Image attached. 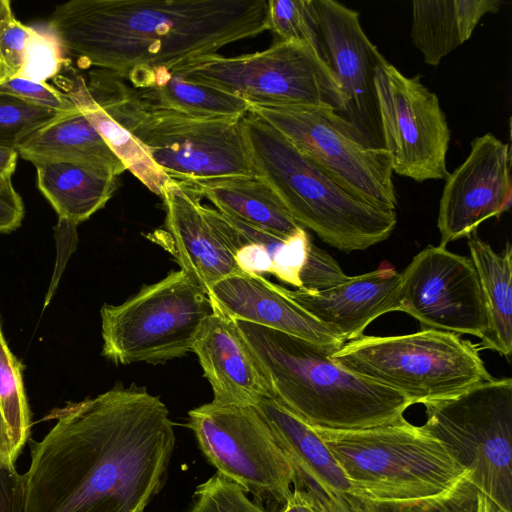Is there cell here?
<instances>
[{"mask_svg": "<svg viewBox=\"0 0 512 512\" xmlns=\"http://www.w3.org/2000/svg\"><path fill=\"white\" fill-rule=\"evenodd\" d=\"M326 61L346 98L342 114L382 147L374 77L387 62L364 32L359 13L335 0H313Z\"/></svg>", "mask_w": 512, "mask_h": 512, "instance_id": "cell-16", "label": "cell"}, {"mask_svg": "<svg viewBox=\"0 0 512 512\" xmlns=\"http://www.w3.org/2000/svg\"><path fill=\"white\" fill-rule=\"evenodd\" d=\"M34 29L15 17L11 4L0 17V81L21 75Z\"/></svg>", "mask_w": 512, "mask_h": 512, "instance_id": "cell-34", "label": "cell"}, {"mask_svg": "<svg viewBox=\"0 0 512 512\" xmlns=\"http://www.w3.org/2000/svg\"><path fill=\"white\" fill-rule=\"evenodd\" d=\"M267 6L268 30L282 41L309 44L326 61L313 0H268Z\"/></svg>", "mask_w": 512, "mask_h": 512, "instance_id": "cell-31", "label": "cell"}, {"mask_svg": "<svg viewBox=\"0 0 512 512\" xmlns=\"http://www.w3.org/2000/svg\"><path fill=\"white\" fill-rule=\"evenodd\" d=\"M16 150L32 164L68 162L117 177L126 170L77 107L57 113L25 137Z\"/></svg>", "mask_w": 512, "mask_h": 512, "instance_id": "cell-22", "label": "cell"}, {"mask_svg": "<svg viewBox=\"0 0 512 512\" xmlns=\"http://www.w3.org/2000/svg\"><path fill=\"white\" fill-rule=\"evenodd\" d=\"M423 405L422 426L467 470L492 512H512V379L492 377Z\"/></svg>", "mask_w": 512, "mask_h": 512, "instance_id": "cell-8", "label": "cell"}, {"mask_svg": "<svg viewBox=\"0 0 512 512\" xmlns=\"http://www.w3.org/2000/svg\"><path fill=\"white\" fill-rule=\"evenodd\" d=\"M186 512H267L238 485L218 472L199 484Z\"/></svg>", "mask_w": 512, "mask_h": 512, "instance_id": "cell-32", "label": "cell"}, {"mask_svg": "<svg viewBox=\"0 0 512 512\" xmlns=\"http://www.w3.org/2000/svg\"><path fill=\"white\" fill-rule=\"evenodd\" d=\"M346 504L350 512H492L487 497L468 472L450 489L435 496L381 502L348 494Z\"/></svg>", "mask_w": 512, "mask_h": 512, "instance_id": "cell-29", "label": "cell"}, {"mask_svg": "<svg viewBox=\"0 0 512 512\" xmlns=\"http://www.w3.org/2000/svg\"><path fill=\"white\" fill-rule=\"evenodd\" d=\"M57 113L0 94V146L16 148L28 135Z\"/></svg>", "mask_w": 512, "mask_h": 512, "instance_id": "cell-33", "label": "cell"}, {"mask_svg": "<svg viewBox=\"0 0 512 512\" xmlns=\"http://www.w3.org/2000/svg\"><path fill=\"white\" fill-rule=\"evenodd\" d=\"M212 304L233 320L277 330L331 353L346 341L335 329L318 321L288 297L283 286L262 275L237 273L208 290Z\"/></svg>", "mask_w": 512, "mask_h": 512, "instance_id": "cell-18", "label": "cell"}, {"mask_svg": "<svg viewBox=\"0 0 512 512\" xmlns=\"http://www.w3.org/2000/svg\"><path fill=\"white\" fill-rule=\"evenodd\" d=\"M15 464L10 453L6 426L0 413V470L16 472Z\"/></svg>", "mask_w": 512, "mask_h": 512, "instance_id": "cell-39", "label": "cell"}, {"mask_svg": "<svg viewBox=\"0 0 512 512\" xmlns=\"http://www.w3.org/2000/svg\"><path fill=\"white\" fill-rule=\"evenodd\" d=\"M92 97L139 142L171 179L257 176L238 118L193 117L151 107L111 72L85 79Z\"/></svg>", "mask_w": 512, "mask_h": 512, "instance_id": "cell-5", "label": "cell"}, {"mask_svg": "<svg viewBox=\"0 0 512 512\" xmlns=\"http://www.w3.org/2000/svg\"><path fill=\"white\" fill-rule=\"evenodd\" d=\"M234 321L265 372L272 398L311 426L354 430L390 424L413 405L404 394L341 367L313 343Z\"/></svg>", "mask_w": 512, "mask_h": 512, "instance_id": "cell-3", "label": "cell"}, {"mask_svg": "<svg viewBox=\"0 0 512 512\" xmlns=\"http://www.w3.org/2000/svg\"><path fill=\"white\" fill-rule=\"evenodd\" d=\"M161 198L167 234L183 271L206 291L242 272L215 222L213 208L202 204L203 196L192 181L171 179Z\"/></svg>", "mask_w": 512, "mask_h": 512, "instance_id": "cell-17", "label": "cell"}, {"mask_svg": "<svg viewBox=\"0 0 512 512\" xmlns=\"http://www.w3.org/2000/svg\"><path fill=\"white\" fill-rule=\"evenodd\" d=\"M126 79L142 102L158 109L193 117L238 119L250 109L239 96L186 81L162 67L135 70Z\"/></svg>", "mask_w": 512, "mask_h": 512, "instance_id": "cell-24", "label": "cell"}, {"mask_svg": "<svg viewBox=\"0 0 512 512\" xmlns=\"http://www.w3.org/2000/svg\"><path fill=\"white\" fill-rule=\"evenodd\" d=\"M241 128L257 176L302 228L345 253L366 250L392 234L396 211L377 208L349 193L249 112L241 118Z\"/></svg>", "mask_w": 512, "mask_h": 512, "instance_id": "cell-4", "label": "cell"}, {"mask_svg": "<svg viewBox=\"0 0 512 512\" xmlns=\"http://www.w3.org/2000/svg\"><path fill=\"white\" fill-rule=\"evenodd\" d=\"M10 1L8 0H0V17L2 16V14L4 13V11L6 10V8L10 5Z\"/></svg>", "mask_w": 512, "mask_h": 512, "instance_id": "cell-42", "label": "cell"}, {"mask_svg": "<svg viewBox=\"0 0 512 512\" xmlns=\"http://www.w3.org/2000/svg\"><path fill=\"white\" fill-rule=\"evenodd\" d=\"M383 148L393 173L418 183L445 180L451 132L437 95L388 61L375 72Z\"/></svg>", "mask_w": 512, "mask_h": 512, "instance_id": "cell-13", "label": "cell"}, {"mask_svg": "<svg viewBox=\"0 0 512 512\" xmlns=\"http://www.w3.org/2000/svg\"><path fill=\"white\" fill-rule=\"evenodd\" d=\"M1 323L0 313V413L6 426L11 457L16 463L30 438L31 414L23 383V365L8 347Z\"/></svg>", "mask_w": 512, "mask_h": 512, "instance_id": "cell-30", "label": "cell"}, {"mask_svg": "<svg viewBox=\"0 0 512 512\" xmlns=\"http://www.w3.org/2000/svg\"><path fill=\"white\" fill-rule=\"evenodd\" d=\"M510 164L509 145L492 133L471 142L464 162L445 179L437 217L441 245L467 238L480 224L510 209Z\"/></svg>", "mask_w": 512, "mask_h": 512, "instance_id": "cell-15", "label": "cell"}, {"mask_svg": "<svg viewBox=\"0 0 512 512\" xmlns=\"http://www.w3.org/2000/svg\"><path fill=\"white\" fill-rule=\"evenodd\" d=\"M267 0H71L48 30L82 67L173 70L268 30Z\"/></svg>", "mask_w": 512, "mask_h": 512, "instance_id": "cell-2", "label": "cell"}, {"mask_svg": "<svg viewBox=\"0 0 512 512\" xmlns=\"http://www.w3.org/2000/svg\"><path fill=\"white\" fill-rule=\"evenodd\" d=\"M349 278L338 262L312 242L299 279L302 290L318 292L335 287Z\"/></svg>", "mask_w": 512, "mask_h": 512, "instance_id": "cell-36", "label": "cell"}, {"mask_svg": "<svg viewBox=\"0 0 512 512\" xmlns=\"http://www.w3.org/2000/svg\"><path fill=\"white\" fill-rule=\"evenodd\" d=\"M401 272L384 262L377 269L356 275L330 289L311 292L287 289L284 293L323 324L351 341L380 316L401 308Z\"/></svg>", "mask_w": 512, "mask_h": 512, "instance_id": "cell-20", "label": "cell"}, {"mask_svg": "<svg viewBox=\"0 0 512 512\" xmlns=\"http://www.w3.org/2000/svg\"><path fill=\"white\" fill-rule=\"evenodd\" d=\"M192 352L212 387L213 401L255 405L262 398L273 397L265 372L236 322L214 305Z\"/></svg>", "mask_w": 512, "mask_h": 512, "instance_id": "cell-21", "label": "cell"}, {"mask_svg": "<svg viewBox=\"0 0 512 512\" xmlns=\"http://www.w3.org/2000/svg\"><path fill=\"white\" fill-rule=\"evenodd\" d=\"M24 215V202L11 179L0 178V233L16 230Z\"/></svg>", "mask_w": 512, "mask_h": 512, "instance_id": "cell-37", "label": "cell"}, {"mask_svg": "<svg viewBox=\"0 0 512 512\" xmlns=\"http://www.w3.org/2000/svg\"><path fill=\"white\" fill-rule=\"evenodd\" d=\"M187 426L217 472L259 504L278 507L292 492L293 467L254 405L212 400L188 412Z\"/></svg>", "mask_w": 512, "mask_h": 512, "instance_id": "cell-12", "label": "cell"}, {"mask_svg": "<svg viewBox=\"0 0 512 512\" xmlns=\"http://www.w3.org/2000/svg\"><path fill=\"white\" fill-rule=\"evenodd\" d=\"M182 79L245 99L249 105L325 107L343 114L346 98L327 62L309 44L278 40L233 57H200L170 70Z\"/></svg>", "mask_w": 512, "mask_h": 512, "instance_id": "cell-10", "label": "cell"}, {"mask_svg": "<svg viewBox=\"0 0 512 512\" xmlns=\"http://www.w3.org/2000/svg\"><path fill=\"white\" fill-rule=\"evenodd\" d=\"M18 156L16 148L0 146V178L11 179L16 170Z\"/></svg>", "mask_w": 512, "mask_h": 512, "instance_id": "cell-40", "label": "cell"}, {"mask_svg": "<svg viewBox=\"0 0 512 512\" xmlns=\"http://www.w3.org/2000/svg\"><path fill=\"white\" fill-rule=\"evenodd\" d=\"M37 187L58 215L78 226L103 208L118 187V177L68 162H39Z\"/></svg>", "mask_w": 512, "mask_h": 512, "instance_id": "cell-27", "label": "cell"}, {"mask_svg": "<svg viewBox=\"0 0 512 512\" xmlns=\"http://www.w3.org/2000/svg\"><path fill=\"white\" fill-rule=\"evenodd\" d=\"M213 313L207 291L182 269L119 305L102 306V355L116 364H157L192 352Z\"/></svg>", "mask_w": 512, "mask_h": 512, "instance_id": "cell-9", "label": "cell"}, {"mask_svg": "<svg viewBox=\"0 0 512 512\" xmlns=\"http://www.w3.org/2000/svg\"><path fill=\"white\" fill-rule=\"evenodd\" d=\"M270 125L345 190L384 210L398 200L390 157L339 112L318 106L250 105Z\"/></svg>", "mask_w": 512, "mask_h": 512, "instance_id": "cell-11", "label": "cell"}, {"mask_svg": "<svg viewBox=\"0 0 512 512\" xmlns=\"http://www.w3.org/2000/svg\"><path fill=\"white\" fill-rule=\"evenodd\" d=\"M401 308L421 329L482 339L489 328L476 270L469 257L428 245L401 272Z\"/></svg>", "mask_w": 512, "mask_h": 512, "instance_id": "cell-14", "label": "cell"}, {"mask_svg": "<svg viewBox=\"0 0 512 512\" xmlns=\"http://www.w3.org/2000/svg\"><path fill=\"white\" fill-rule=\"evenodd\" d=\"M501 4L498 0H415L412 42L424 62L436 67L471 37L485 15L496 13Z\"/></svg>", "mask_w": 512, "mask_h": 512, "instance_id": "cell-23", "label": "cell"}, {"mask_svg": "<svg viewBox=\"0 0 512 512\" xmlns=\"http://www.w3.org/2000/svg\"><path fill=\"white\" fill-rule=\"evenodd\" d=\"M44 420L56 423L30 443L21 512H144L163 489L174 427L145 387L116 385Z\"/></svg>", "mask_w": 512, "mask_h": 512, "instance_id": "cell-1", "label": "cell"}, {"mask_svg": "<svg viewBox=\"0 0 512 512\" xmlns=\"http://www.w3.org/2000/svg\"><path fill=\"white\" fill-rule=\"evenodd\" d=\"M273 512H323L315 499L305 490L293 487L292 492Z\"/></svg>", "mask_w": 512, "mask_h": 512, "instance_id": "cell-38", "label": "cell"}, {"mask_svg": "<svg viewBox=\"0 0 512 512\" xmlns=\"http://www.w3.org/2000/svg\"><path fill=\"white\" fill-rule=\"evenodd\" d=\"M0 512H14L6 502L0 497Z\"/></svg>", "mask_w": 512, "mask_h": 512, "instance_id": "cell-41", "label": "cell"}, {"mask_svg": "<svg viewBox=\"0 0 512 512\" xmlns=\"http://www.w3.org/2000/svg\"><path fill=\"white\" fill-rule=\"evenodd\" d=\"M54 80L123 163L125 169L151 192L161 197L171 178L153 162L132 134L92 97L85 78L67 62Z\"/></svg>", "mask_w": 512, "mask_h": 512, "instance_id": "cell-26", "label": "cell"}, {"mask_svg": "<svg viewBox=\"0 0 512 512\" xmlns=\"http://www.w3.org/2000/svg\"><path fill=\"white\" fill-rule=\"evenodd\" d=\"M352 484L373 501H406L441 494L467 470L422 425L405 418L354 430L314 427Z\"/></svg>", "mask_w": 512, "mask_h": 512, "instance_id": "cell-6", "label": "cell"}, {"mask_svg": "<svg viewBox=\"0 0 512 512\" xmlns=\"http://www.w3.org/2000/svg\"><path fill=\"white\" fill-rule=\"evenodd\" d=\"M254 406L292 465L294 486L308 492L323 512H350L346 497L352 484L313 427L272 397Z\"/></svg>", "mask_w": 512, "mask_h": 512, "instance_id": "cell-19", "label": "cell"}, {"mask_svg": "<svg viewBox=\"0 0 512 512\" xmlns=\"http://www.w3.org/2000/svg\"><path fill=\"white\" fill-rule=\"evenodd\" d=\"M478 345L434 329L345 342L329 358L341 367L404 394L414 404L454 397L492 378Z\"/></svg>", "mask_w": 512, "mask_h": 512, "instance_id": "cell-7", "label": "cell"}, {"mask_svg": "<svg viewBox=\"0 0 512 512\" xmlns=\"http://www.w3.org/2000/svg\"><path fill=\"white\" fill-rule=\"evenodd\" d=\"M470 260L479 278L489 328L478 347L498 352L507 360L512 352V247L496 252L477 232L467 237Z\"/></svg>", "mask_w": 512, "mask_h": 512, "instance_id": "cell-28", "label": "cell"}, {"mask_svg": "<svg viewBox=\"0 0 512 512\" xmlns=\"http://www.w3.org/2000/svg\"><path fill=\"white\" fill-rule=\"evenodd\" d=\"M217 210L281 238L302 227L272 188L259 176H231L192 181Z\"/></svg>", "mask_w": 512, "mask_h": 512, "instance_id": "cell-25", "label": "cell"}, {"mask_svg": "<svg viewBox=\"0 0 512 512\" xmlns=\"http://www.w3.org/2000/svg\"><path fill=\"white\" fill-rule=\"evenodd\" d=\"M0 94L16 97L55 113L67 112L76 108V105L61 90L47 82H35L22 77L0 81Z\"/></svg>", "mask_w": 512, "mask_h": 512, "instance_id": "cell-35", "label": "cell"}]
</instances>
